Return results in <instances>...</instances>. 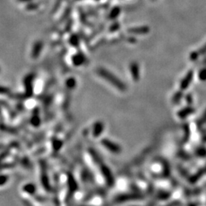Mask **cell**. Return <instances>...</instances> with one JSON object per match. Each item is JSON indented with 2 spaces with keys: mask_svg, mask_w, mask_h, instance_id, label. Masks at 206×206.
<instances>
[{
  "mask_svg": "<svg viewBox=\"0 0 206 206\" xmlns=\"http://www.w3.org/2000/svg\"><path fill=\"white\" fill-rule=\"evenodd\" d=\"M99 73L105 78V80H108L110 83H112L114 86L116 87L118 90H119L120 91H125L127 90V87L125 85V84L121 81V80H119L118 78H117L115 75H113L112 73L109 72L108 70H105V69H100Z\"/></svg>",
  "mask_w": 206,
  "mask_h": 206,
  "instance_id": "6da1fadb",
  "label": "cell"
},
{
  "mask_svg": "<svg viewBox=\"0 0 206 206\" xmlns=\"http://www.w3.org/2000/svg\"><path fill=\"white\" fill-rule=\"evenodd\" d=\"M194 76V72L193 70H189V72L186 73L183 79L182 80L180 83V89L181 90H186V89L189 87V85H190L191 82L192 81V79H193Z\"/></svg>",
  "mask_w": 206,
  "mask_h": 206,
  "instance_id": "7a4b0ae2",
  "label": "cell"
},
{
  "mask_svg": "<svg viewBox=\"0 0 206 206\" xmlns=\"http://www.w3.org/2000/svg\"><path fill=\"white\" fill-rule=\"evenodd\" d=\"M150 31V28L148 26H141V27L131 28L128 29V32L134 35H141V34H146Z\"/></svg>",
  "mask_w": 206,
  "mask_h": 206,
  "instance_id": "3957f363",
  "label": "cell"
},
{
  "mask_svg": "<svg viewBox=\"0 0 206 206\" xmlns=\"http://www.w3.org/2000/svg\"><path fill=\"white\" fill-rule=\"evenodd\" d=\"M102 143H103L104 147H105L107 149H108V151H112V152L115 153V154H118V153H120L121 151V147H120L118 145L115 144V143L112 142V141H108V140H103V141H102Z\"/></svg>",
  "mask_w": 206,
  "mask_h": 206,
  "instance_id": "277c9868",
  "label": "cell"
},
{
  "mask_svg": "<svg viewBox=\"0 0 206 206\" xmlns=\"http://www.w3.org/2000/svg\"><path fill=\"white\" fill-rule=\"evenodd\" d=\"M143 196L139 194H124L118 196L117 198V201L119 202H126V201H131V200H138V199H141Z\"/></svg>",
  "mask_w": 206,
  "mask_h": 206,
  "instance_id": "5b68a950",
  "label": "cell"
},
{
  "mask_svg": "<svg viewBox=\"0 0 206 206\" xmlns=\"http://www.w3.org/2000/svg\"><path fill=\"white\" fill-rule=\"evenodd\" d=\"M130 71L134 81H138L140 79V69L138 63L132 62L130 64Z\"/></svg>",
  "mask_w": 206,
  "mask_h": 206,
  "instance_id": "8992f818",
  "label": "cell"
},
{
  "mask_svg": "<svg viewBox=\"0 0 206 206\" xmlns=\"http://www.w3.org/2000/svg\"><path fill=\"white\" fill-rule=\"evenodd\" d=\"M195 112V108L193 107H187V108H184L182 109H181L180 111L178 112V116L180 118H186L187 116H189V115H192Z\"/></svg>",
  "mask_w": 206,
  "mask_h": 206,
  "instance_id": "52a82bcc",
  "label": "cell"
},
{
  "mask_svg": "<svg viewBox=\"0 0 206 206\" xmlns=\"http://www.w3.org/2000/svg\"><path fill=\"white\" fill-rule=\"evenodd\" d=\"M102 172H103L105 178H106L107 182H108L109 185H112L114 182L113 177H112V175L111 174L110 170L108 169V167H106V166H103V169H102Z\"/></svg>",
  "mask_w": 206,
  "mask_h": 206,
  "instance_id": "ba28073f",
  "label": "cell"
},
{
  "mask_svg": "<svg viewBox=\"0 0 206 206\" xmlns=\"http://www.w3.org/2000/svg\"><path fill=\"white\" fill-rule=\"evenodd\" d=\"M182 91H178V92H176L175 94H174V95L173 96V98H172L173 103L177 104L179 103V101L181 100V99L182 98V95H183V93H182Z\"/></svg>",
  "mask_w": 206,
  "mask_h": 206,
  "instance_id": "9c48e42d",
  "label": "cell"
},
{
  "mask_svg": "<svg viewBox=\"0 0 206 206\" xmlns=\"http://www.w3.org/2000/svg\"><path fill=\"white\" fill-rule=\"evenodd\" d=\"M103 125L102 123H98L96 125H95V131H94V133H95V136H97V135H99L100 134L102 133V131H103Z\"/></svg>",
  "mask_w": 206,
  "mask_h": 206,
  "instance_id": "30bf717a",
  "label": "cell"
},
{
  "mask_svg": "<svg viewBox=\"0 0 206 206\" xmlns=\"http://www.w3.org/2000/svg\"><path fill=\"white\" fill-rule=\"evenodd\" d=\"M199 78L202 81H206V67L202 68L199 72Z\"/></svg>",
  "mask_w": 206,
  "mask_h": 206,
  "instance_id": "8fae6325",
  "label": "cell"
},
{
  "mask_svg": "<svg viewBox=\"0 0 206 206\" xmlns=\"http://www.w3.org/2000/svg\"><path fill=\"white\" fill-rule=\"evenodd\" d=\"M120 11H121V10H120V8H118V7L115 8V9H113V10L112 11L111 14H110V17H111L112 19H115V18L118 17V15H119V13H120Z\"/></svg>",
  "mask_w": 206,
  "mask_h": 206,
  "instance_id": "7c38bea8",
  "label": "cell"
},
{
  "mask_svg": "<svg viewBox=\"0 0 206 206\" xmlns=\"http://www.w3.org/2000/svg\"><path fill=\"white\" fill-rule=\"evenodd\" d=\"M199 54L198 51L192 52L190 54V55H189V58H190V60H192V61H195V60H197V59L199 58Z\"/></svg>",
  "mask_w": 206,
  "mask_h": 206,
  "instance_id": "4fadbf2b",
  "label": "cell"
},
{
  "mask_svg": "<svg viewBox=\"0 0 206 206\" xmlns=\"http://www.w3.org/2000/svg\"><path fill=\"white\" fill-rule=\"evenodd\" d=\"M205 122H206V110L205 111V112L203 113L202 116L201 117L200 120H199V122H198V125H199V126H202V125Z\"/></svg>",
  "mask_w": 206,
  "mask_h": 206,
  "instance_id": "5bb4252c",
  "label": "cell"
},
{
  "mask_svg": "<svg viewBox=\"0 0 206 206\" xmlns=\"http://www.w3.org/2000/svg\"><path fill=\"white\" fill-rule=\"evenodd\" d=\"M201 176H202V172H199V173H196V175L192 176V178H190V182H196V181L198 180V179H199V178L201 177Z\"/></svg>",
  "mask_w": 206,
  "mask_h": 206,
  "instance_id": "9a60e30c",
  "label": "cell"
},
{
  "mask_svg": "<svg viewBox=\"0 0 206 206\" xmlns=\"http://www.w3.org/2000/svg\"><path fill=\"white\" fill-rule=\"evenodd\" d=\"M198 52H199V55H204V54H206V44L203 46V47H201V48L198 50Z\"/></svg>",
  "mask_w": 206,
  "mask_h": 206,
  "instance_id": "2e32d148",
  "label": "cell"
},
{
  "mask_svg": "<svg viewBox=\"0 0 206 206\" xmlns=\"http://www.w3.org/2000/svg\"><path fill=\"white\" fill-rule=\"evenodd\" d=\"M186 99L189 104L192 103V95H191V94H187V95H186Z\"/></svg>",
  "mask_w": 206,
  "mask_h": 206,
  "instance_id": "e0dca14e",
  "label": "cell"
},
{
  "mask_svg": "<svg viewBox=\"0 0 206 206\" xmlns=\"http://www.w3.org/2000/svg\"><path fill=\"white\" fill-rule=\"evenodd\" d=\"M198 154L199 156H205L206 155V150L205 149H199V151H198Z\"/></svg>",
  "mask_w": 206,
  "mask_h": 206,
  "instance_id": "ac0fdd59",
  "label": "cell"
},
{
  "mask_svg": "<svg viewBox=\"0 0 206 206\" xmlns=\"http://www.w3.org/2000/svg\"><path fill=\"white\" fill-rule=\"evenodd\" d=\"M128 41L130 43H135L136 42V39L134 37H130L128 38Z\"/></svg>",
  "mask_w": 206,
  "mask_h": 206,
  "instance_id": "d6986e66",
  "label": "cell"
}]
</instances>
